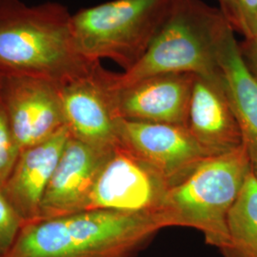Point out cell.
<instances>
[{"mask_svg": "<svg viewBox=\"0 0 257 257\" xmlns=\"http://www.w3.org/2000/svg\"><path fill=\"white\" fill-rule=\"evenodd\" d=\"M72 17L56 2L27 5L21 0H0V74L63 85L89 71L99 61L78 52Z\"/></svg>", "mask_w": 257, "mask_h": 257, "instance_id": "obj_1", "label": "cell"}, {"mask_svg": "<svg viewBox=\"0 0 257 257\" xmlns=\"http://www.w3.org/2000/svg\"><path fill=\"white\" fill-rule=\"evenodd\" d=\"M165 228L158 213L79 211L24 226L5 257H136Z\"/></svg>", "mask_w": 257, "mask_h": 257, "instance_id": "obj_2", "label": "cell"}, {"mask_svg": "<svg viewBox=\"0 0 257 257\" xmlns=\"http://www.w3.org/2000/svg\"><path fill=\"white\" fill-rule=\"evenodd\" d=\"M230 25L221 10L201 0H178L147 53L116 74L117 86L164 74L220 76L219 54Z\"/></svg>", "mask_w": 257, "mask_h": 257, "instance_id": "obj_3", "label": "cell"}, {"mask_svg": "<svg viewBox=\"0 0 257 257\" xmlns=\"http://www.w3.org/2000/svg\"><path fill=\"white\" fill-rule=\"evenodd\" d=\"M250 173L243 145L211 156L168 190L157 213L166 228H193L202 233L206 244L219 249L228 240L230 211Z\"/></svg>", "mask_w": 257, "mask_h": 257, "instance_id": "obj_4", "label": "cell"}, {"mask_svg": "<svg viewBox=\"0 0 257 257\" xmlns=\"http://www.w3.org/2000/svg\"><path fill=\"white\" fill-rule=\"evenodd\" d=\"M178 0H112L72 17L74 43L89 60L110 59L125 71L145 55Z\"/></svg>", "mask_w": 257, "mask_h": 257, "instance_id": "obj_5", "label": "cell"}, {"mask_svg": "<svg viewBox=\"0 0 257 257\" xmlns=\"http://www.w3.org/2000/svg\"><path fill=\"white\" fill-rule=\"evenodd\" d=\"M116 73L100 61L86 73L61 85L66 127L72 138L94 147L120 145Z\"/></svg>", "mask_w": 257, "mask_h": 257, "instance_id": "obj_6", "label": "cell"}, {"mask_svg": "<svg viewBox=\"0 0 257 257\" xmlns=\"http://www.w3.org/2000/svg\"><path fill=\"white\" fill-rule=\"evenodd\" d=\"M0 103L20 151L66 127L61 85L44 78L0 74Z\"/></svg>", "mask_w": 257, "mask_h": 257, "instance_id": "obj_7", "label": "cell"}, {"mask_svg": "<svg viewBox=\"0 0 257 257\" xmlns=\"http://www.w3.org/2000/svg\"><path fill=\"white\" fill-rule=\"evenodd\" d=\"M120 145L160 175L170 188L213 156L186 126L121 120Z\"/></svg>", "mask_w": 257, "mask_h": 257, "instance_id": "obj_8", "label": "cell"}, {"mask_svg": "<svg viewBox=\"0 0 257 257\" xmlns=\"http://www.w3.org/2000/svg\"><path fill=\"white\" fill-rule=\"evenodd\" d=\"M169 189L155 170L119 145L102 169L88 210L155 214Z\"/></svg>", "mask_w": 257, "mask_h": 257, "instance_id": "obj_9", "label": "cell"}, {"mask_svg": "<svg viewBox=\"0 0 257 257\" xmlns=\"http://www.w3.org/2000/svg\"><path fill=\"white\" fill-rule=\"evenodd\" d=\"M113 151L71 137L48 185L39 220L87 211L94 185Z\"/></svg>", "mask_w": 257, "mask_h": 257, "instance_id": "obj_10", "label": "cell"}, {"mask_svg": "<svg viewBox=\"0 0 257 257\" xmlns=\"http://www.w3.org/2000/svg\"><path fill=\"white\" fill-rule=\"evenodd\" d=\"M195 77L193 74H164L122 87L116 83L120 117L188 127Z\"/></svg>", "mask_w": 257, "mask_h": 257, "instance_id": "obj_11", "label": "cell"}, {"mask_svg": "<svg viewBox=\"0 0 257 257\" xmlns=\"http://www.w3.org/2000/svg\"><path fill=\"white\" fill-rule=\"evenodd\" d=\"M70 138L64 127L46 140L20 151L1 192L23 227L39 220L48 185Z\"/></svg>", "mask_w": 257, "mask_h": 257, "instance_id": "obj_12", "label": "cell"}, {"mask_svg": "<svg viewBox=\"0 0 257 257\" xmlns=\"http://www.w3.org/2000/svg\"><path fill=\"white\" fill-rule=\"evenodd\" d=\"M188 128L213 156L242 146L238 124L222 74L196 75L190 104Z\"/></svg>", "mask_w": 257, "mask_h": 257, "instance_id": "obj_13", "label": "cell"}, {"mask_svg": "<svg viewBox=\"0 0 257 257\" xmlns=\"http://www.w3.org/2000/svg\"><path fill=\"white\" fill-rule=\"evenodd\" d=\"M233 31L230 28L222 42L219 66L242 145L257 178V79L245 62Z\"/></svg>", "mask_w": 257, "mask_h": 257, "instance_id": "obj_14", "label": "cell"}, {"mask_svg": "<svg viewBox=\"0 0 257 257\" xmlns=\"http://www.w3.org/2000/svg\"><path fill=\"white\" fill-rule=\"evenodd\" d=\"M222 257H257V178L252 172L228 218V240Z\"/></svg>", "mask_w": 257, "mask_h": 257, "instance_id": "obj_15", "label": "cell"}, {"mask_svg": "<svg viewBox=\"0 0 257 257\" xmlns=\"http://www.w3.org/2000/svg\"><path fill=\"white\" fill-rule=\"evenodd\" d=\"M20 153L0 103V190L4 187Z\"/></svg>", "mask_w": 257, "mask_h": 257, "instance_id": "obj_16", "label": "cell"}, {"mask_svg": "<svg viewBox=\"0 0 257 257\" xmlns=\"http://www.w3.org/2000/svg\"><path fill=\"white\" fill-rule=\"evenodd\" d=\"M22 228V221L0 190V257L8 254Z\"/></svg>", "mask_w": 257, "mask_h": 257, "instance_id": "obj_17", "label": "cell"}, {"mask_svg": "<svg viewBox=\"0 0 257 257\" xmlns=\"http://www.w3.org/2000/svg\"><path fill=\"white\" fill-rule=\"evenodd\" d=\"M240 32L247 40L251 39L257 30V0H236Z\"/></svg>", "mask_w": 257, "mask_h": 257, "instance_id": "obj_18", "label": "cell"}, {"mask_svg": "<svg viewBox=\"0 0 257 257\" xmlns=\"http://www.w3.org/2000/svg\"><path fill=\"white\" fill-rule=\"evenodd\" d=\"M220 4L221 12L228 19L230 25L234 30H240L238 9L236 0H218Z\"/></svg>", "mask_w": 257, "mask_h": 257, "instance_id": "obj_19", "label": "cell"}, {"mask_svg": "<svg viewBox=\"0 0 257 257\" xmlns=\"http://www.w3.org/2000/svg\"><path fill=\"white\" fill-rule=\"evenodd\" d=\"M242 51V50H241ZM245 62L249 71L255 76L257 79V30L255 35L251 39L248 40V46L246 54L242 53Z\"/></svg>", "mask_w": 257, "mask_h": 257, "instance_id": "obj_20", "label": "cell"}]
</instances>
